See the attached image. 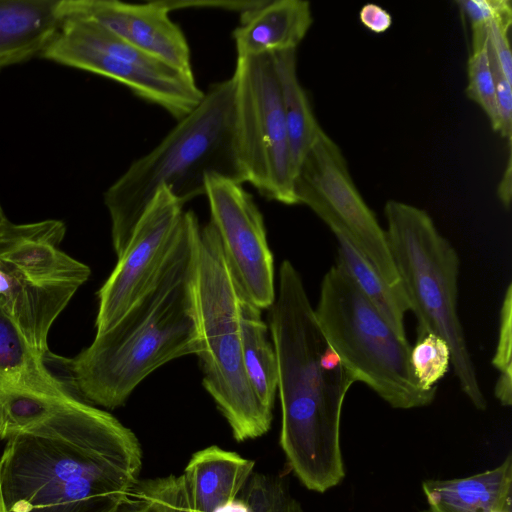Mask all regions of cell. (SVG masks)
Here are the masks:
<instances>
[{
  "instance_id": "1",
  "label": "cell",
  "mask_w": 512,
  "mask_h": 512,
  "mask_svg": "<svg viewBox=\"0 0 512 512\" xmlns=\"http://www.w3.org/2000/svg\"><path fill=\"white\" fill-rule=\"evenodd\" d=\"M0 479L9 512H111L139 480L134 432L73 394L14 391L2 405Z\"/></svg>"
},
{
  "instance_id": "2",
  "label": "cell",
  "mask_w": 512,
  "mask_h": 512,
  "mask_svg": "<svg viewBox=\"0 0 512 512\" xmlns=\"http://www.w3.org/2000/svg\"><path fill=\"white\" fill-rule=\"evenodd\" d=\"M268 319L278 363L280 445L299 481L323 493L345 477L341 414L356 381L326 342L303 279L289 260L280 265Z\"/></svg>"
},
{
  "instance_id": "3",
  "label": "cell",
  "mask_w": 512,
  "mask_h": 512,
  "mask_svg": "<svg viewBox=\"0 0 512 512\" xmlns=\"http://www.w3.org/2000/svg\"><path fill=\"white\" fill-rule=\"evenodd\" d=\"M200 228L195 213L184 211L176 243L149 289L113 327L66 360L83 399L115 409L160 366L199 354L191 275Z\"/></svg>"
},
{
  "instance_id": "4",
  "label": "cell",
  "mask_w": 512,
  "mask_h": 512,
  "mask_svg": "<svg viewBox=\"0 0 512 512\" xmlns=\"http://www.w3.org/2000/svg\"><path fill=\"white\" fill-rule=\"evenodd\" d=\"M209 174L244 183L236 149L232 77L210 85L199 105L106 190L104 203L117 257L162 186L184 205L205 193Z\"/></svg>"
},
{
  "instance_id": "5",
  "label": "cell",
  "mask_w": 512,
  "mask_h": 512,
  "mask_svg": "<svg viewBox=\"0 0 512 512\" xmlns=\"http://www.w3.org/2000/svg\"><path fill=\"white\" fill-rule=\"evenodd\" d=\"M191 291L197 322L203 386L238 441L258 438L271 427L247 378L242 354L239 291L211 222L195 245Z\"/></svg>"
},
{
  "instance_id": "6",
  "label": "cell",
  "mask_w": 512,
  "mask_h": 512,
  "mask_svg": "<svg viewBox=\"0 0 512 512\" xmlns=\"http://www.w3.org/2000/svg\"><path fill=\"white\" fill-rule=\"evenodd\" d=\"M384 214L388 247L417 320V338L433 333L446 341L462 392L476 409L485 410L487 401L458 315L460 262L455 248L419 207L389 200Z\"/></svg>"
},
{
  "instance_id": "7",
  "label": "cell",
  "mask_w": 512,
  "mask_h": 512,
  "mask_svg": "<svg viewBox=\"0 0 512 512\" xmlns=\"http://www.w3.org/2000/svg\"><path fill=\"white\" fill-rule=\"evenodd\" d=\"M315 318L331 348L356 382L395 409L430 405L436 391L417 384L411 345L399 337L338 264L324 275Z\"/></svg>"
},
{
  "instance_id": "8",
  "label": "cell",
  "mask_w": 512,
  "mask_h": 512,
  "mask_svg": "<svg viewBox=\"0 0 512 512\" xmlns=\"http://www.w3.org/2000/svg\"><path fill=\"white\" fill-rule=\"evenodd\" d=\"M42 57L98 74L125 85L177 121L202 101L204 91L193 73L183 72L122 40L89 18L66 16Z\"/></svg>"
},
{
  "instance_id": "9",
  "label": "cell",
  "mask_w": 512,
  "mask_h": 512,
  "mask_svg": "<svg viewBox=\"0 0 512 512\" xmlns=\"http://www.w3.org/2000/svg\"><path fill=\"white\" fill-rule=\"evenodd\" d=\"M235 138L244 182L266 199L295 205V170L272 55L237 58Z\"/></svg>"
},
{
  "instance_id": "10",
  "label": "cell",
  "mask_w": 512,
  "mask_h": 512,
  "mask_svg": "<svg viewBox=\"0 0 512 512\" xmlns=\"http://www.w3.org/2000/svg\"><path fill=\"white\" fill-rule=\"evenodd\" d=\"M298 204L343 234L392 287H402L385 229L358 191L338 145L321 129L295 175Z\"/></svg>"
},
{
  "instance_id": "11",
  "label": "cell",
  "mask_w": 512,
  "mask_h": 512,
  "mask_svg": "<svg viewBox=\"0 0 512 512\" xmlns=\"http://www.w3.org/2000/svg\"><path fill=\"white\" fill-rule=\"evenodd\" d=\"M242 184L217 174L206 176L210 222L239 293L259 309H269L276 296L274 259L263 215Z\"/></svg>"
},
{
  "instance_id": "12",
  "label": "cell",
  "mask_w": 512,
  "mask_h": 512,
  "mask_svg": "<svg viewBox=\"0 0 512 512\" xmlns=\"http://www.w3.org/2000/svg\"><path fill=\"white\" fill-rule=\"evenodd\" d=\"M183 212V205L162 186L98 291L96 334L113 327L152 285L176 243Z\"/></svg>"
},
{
  "instance_id": "13",
  "label": "cell",
  "mask_w": 512,
  "mask_h": 512,
  "mask_svg": "<svg viewBox=\"0 0 512 512\" xmlns=\"http://www.w3.org/2000/svg\"><path fill=\"white\" fill-rule=\"evenodd\" d=\"M162 0L135 4L118 0H59L57 15L80 16L99 23L139 50L193 73L187 39Z\"/></svg>"
},
{
  "instance_id": "14",
  "label": "cell",
  "mask_w": 512,
  "mask_h": 512,
  "mask_svg": "<svg viewBox=\"0 0 512 512\" xmlns=\"http://www.w3.org/2000/svg\"><path fill=\"white\" fill-rule=\"evenodd\" d=\"M65 225L57 220L14 224L0 231V269L34 283H73L81 286L90 268L58 249Z\"/></svg>"
},
{
  "instance_id": "15",
  "label": "cell",
  "mask_w": 512,
  "mask_h": 512,
  "mask_svg": "<svg viewBox=\"0 0 512 512\" xmlns=\"http://www.w3.org/2000/svg\"><path fill=\"white\" fill-rule=\"evenodd\" d=\"M312 22L308 1L262 0L240 13V25L232 32L237 58L296 50Z\"/></svg>"
},
{
  "instance_id": "16",
  "label": "cell",
  "mask_w": 512,
  "mask_h": 512,
  "mask_svg": "<svg viewBox=\"0 0 512 512\" xmlns=\"http://www.w3.org/2000/svg\"><path fill=\"white\" fill-rule=\"evenodd\" d=\"M255 462L216 445L195 452L183 478L193 512H216L236 499L253 474Z\"/></svg>"
},
{
  "instance_id": "17",
  "label": "cell",
  "mask_w": 512,
  "mask_h": 512,
  "mask_svg": "<svg viewBox=\"0 0 512 512\" xmlns=\"http://www.w3.org/2000/svg\"><path fill=\"white\" fill-rule=\"evenodd\" d=\"M425 512L512 511V456L497 467L472 476L422 483Z\"/></svg>"
},
{
  "instance_id": "18",
  "label": "cell",
  "mask_w": 512,
  "mask_h": 512,
  "mask_svg": "<svg viewBox=\"0 0 512 512\" xmlns=\"http://www.w3.org/2000/svg\"><path fill=\"white\" fill-rule=\"evenodd\" d=\"M59 0H0V71L42 54L54 36Z\"/></svg>"
},
{
  "instance_id": "19",
  "label": "cell",
  "mask_w": 512,
  "mask_h": 512,
  "mask_svg": "<svg viewBox=\"0 0 512 512\" xmlns=\"http://www.w3.org/2000/svg\"><path fill=\"white\" fill-rule=\"evenodd\" d=\"M0 303V390L63 396L72 394L45 366Z\"/></svg>"
},
{
  "instance_id": "20",
  "label": "cell",
  "mask_w": 512,
  "mask_h": 512,
  "mask_svg": "<svg viewBox=\"0 0 512 512\" xmlns=\"http://www.w3.org/2000/svg\"><path fill=\"white\" fill-rule=\"evenodd\" d=\"M243 363L249 383L265 409L272 412L278 387V363L261 309L239 293Z\"/></svg>"
},
{
  "instance_id": "21",
  "label": "cell",
  "mask_w": 512,
  "mask_h": 512,
  "mask_svg": "<svg viewBox=\"0 0 512 512\" xmlns=\"http://www.w3.org/2000/svg\"><path fill=\"white\" fill-rule=\"evenodd\" d=\"M277 74L295 175L322 129L297 75L296 50L271 54Z\"/></svg>"
},
{
  "instance_id": "22",
  "label": "cell",
  "mask_w": 512,
  "mask_h": 512,
  "mask_svg": "<svg viewBox=\"0 0 512 512\" xmlns=\"http://www.w3.org/2000/svg\"><path fill=\"white\" fill-rule=\"evenodd\" d=\"M334 235L338 242L336 264L348 273L392 330L407 339L404 317L410 306L403 288L386 283L343 234L335 232Z\"/></svg>"
},
{
  "instance_id": "23",
  "label": "cell",
  "mask_w": 512,
  "mask_h": 512,
  "mask_svg": "<svg viewBox=\"0 0 512 512\" xmlns=\"http://www.w3.org/2000/svg\"><path fill=\"white\" fill-rule=\"evenodd\" d=\"M252 512H304L281 476L253 472L239 496Z\"/></svg>"
},
{
  "instance_id": "24",
  "label": "cell",
  "mask_w": 512,
  "mask_h": 512,
  "mask_svg": "<svg viewBox=\"0 0 512 512\" xmlns=\"http://www.w3.org/2000/svg\"><path fill=\"white\" fill-rule=\"evenodd\" d=\"M410 363L419 387L424 391H437V383L451 365V351L445 340L427 333L416 338L410 351Z\"/></svg>"
},
{
  "instance_id": "25",
  "label": "cell",
  "mask_w": 512,
  "mask_h": 512,
  "mask_svg": "<svg viewBox=\"0 0 512 512\" xmlns=\"http://www.w3.org/2000/svg\"><path fill=\"white\" fill-rule=\"evenodd\" d=\"M468 84L466 94L488 118L492 129L500 131L495 80L487 50V43L472 49L467 62Z\"/></svg>"
},
{
  "instance_id": "26",
  "label": "cell",
  "mask_w": 512,
  "mask_h": 512,
  "mask_svg": "<svg viewBox=\"0 0 512 512\" xmlns=\"http://www.w3.org/2000/svg\"><path fill=\"white\" fill-rule=\"evenodd\" d=\"M131 495L144 500L154 512H193L182 474L139 479Z\"/></svg>"
},
{
  "instance_id": "27",
  "label": "cell",
  "mask_w": 512,
  "mask_h": 512,
  "mask_svg": "<svg viewBox=\"0 0 512 512\" xmlns=\"http://www.w3.org/2000/svg\"><path fill=\"white\" fill-rule=\"evenodd\" d=\"M460 10L470 22L472 48L487 42V30L491 23L500 20L512 21V6L509 0H461Z\"/></svg>"
},
{
  "instance_id": "28",
  "label": "cell",
  "mask_w": 512,
  "mask_h": 512,
  "mask_svg": "<svg viewBox=\"0 0 512 512\" xmlns=\"http://www.w3.org/2000/svg\"><path fill=\"white\" fill-rule=\"evenodd\" d=\"M499 375H512V285H508L499 319V334L492 359Z\"/></svg>"
},
{
  "instance_id": "29",
  "label": "cell",
  "mask_w": 512,
  "mask_h": 512,
  "mask_svg": "<svg viewBox=\"0 0 512 512\" xmlns=\"http://www.w3.org/2000/svg\"><path fill=\"white\" fill-rule=\"evenodd\" d=\"M511 24V20L495 21L487 30L488 54L510 82H512V54L508 33Z\"/></svg>"
},
{
  "instance_id": "30",
  "label": "cell",
  "mask_w": 512,
  "mask_h": 512,
  "mask_svg": "<svg viewBox=\"0 0 512 512\" xmlns=\"http://www.w3.org/2000/svg\"><path fill=\"white\" fill-rule=\"evenodd\" d=\"M490 58V56H489ZM492 71L495 80L498 113L500 118V135L511 142L512 134V82L500 71L491 60Z\"/></svg>"
},
{
  "instance_id": "31",
  "label": "cell",
  "mask_w": 512,
  "mask_h": 512,
  "mask_svg": "<svg viewBox=\"0 0 512 512\" xmlns=\"http://www.w3.org/2000/svg\"><path fill=\"white\" fill-rule=\"evenodd\" d=\"M359 20L366 29L376 34L386 32L392 25L391 14L375 3H367L361 7Z\"/></svg>"
},
{
  "instance_id": "32",
  "label": "cell",
  "mask_w": 512,
  "mask_h": 512,
  "mask_svg": "<svg viewBox=\"0 0 512 512\" xmlns=\"http://www.w3.org/2000/svg\"><path fill=\"white\" fill-rule=\"evenodd\" d=\"M262 0L252 1H179V0H162L168 11L193 7H212L225 10L239 11L240 13L257 6Z\"/></svg>"
},
{
  "instance_id": "33",
  "label": "cell",
  "mask_w": 512,
  "mask_h": 512,
  "mask_svg": "<svg viewBox=\"0 0 512 512\" xmlns=\"http://www.w3.org/2000/svg\"><path fill=\"white\" fill-rule=\"evenodd\" d=\"M511 147H509L506 168L497 188V196L505 208H509L511 202Z\"/></svg>"
},
{
  "instance_id": "34",
  "label": "cell",
  "mask_w": 512,
  "mask_h": 512,
  "mask_svg": "<svg viewBox=\"0 0 512 512\" xmlns=\"http://www.w3.org/2000/svg\"><path fill=\"white\" fill-rule=\"evenodd\" d=\"M111 512H154L151 507L142 499L130 494Z\"/></svg>"
},
{
  "instance_id": "35",
  "label": "cell",
  "mask_w": 512,
  "mask_h": 512,
  "mask_svg": "<svg viewBox=\"0 0 512 512\" xmlns=\"http://www.w3.org/2000/svg\"><path fill=\"white\" fill-rule=\"evenodd\" d=\"M216 512H252L250 507L240 497L220 507Z\"/></svg>"
},
{
  "instance_id": "36",
  "label": "cell",
  "mask_w": 512,
  "mask_h": 512,
  "mask_svg": "<svg viewBox=\"0 0 512 512\" xmlns=\"http://www.w3.org/2000/svg\"><path fill=\"white\" fill-rule=\"evenodd\" d=\"M11 287L12 279L0 269V297L7 296L11 290Z\"/></svg>"
},
{
  "instance_id": "37",
  "label": "cell",
  "mask_w": 512,
  "mask_h": 512,
  "mask_svg": "<svg viewBox=\"0 0 512 512\" xmlns=\"http://www.w3.org/2000/svg\"><path fill=\"white\" fill-rule=\"evenodd\" d=\"M0 512H9L7 509L3 491H2L1 479H0Z\"/></svg>"
},
{
  "instance_id": "38",
  "label": "cell",
  "mask_w": 512,
  "mask_h": 512,
  "mask_svg": "<svg viewBox=\"0 0 512 512\" xmlns=\"http://www.w3.org/2000/svg\"><path fill=\"white\" fill-rule=\"evenodd\" d=\"M8 221V219L5 217V214L3 212V209L0 205V231L2 229V227L4 226V224Z\"/></svg>"
}]
</instances>
